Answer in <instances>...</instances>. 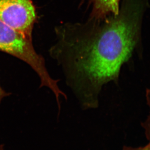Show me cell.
Masks as SVG:
<instances>
[{"instance_id": "1", "label": "cell", "mask_w": 150, "mask_h": 150, "mask_svg": "<svg viewBox=\"0 0 150 150\" xmlns=\"http://www.w3.org/2000/svg\"><path fill=\"white\" fill-rule=\"evenodd\" d=\"M144 10L142 0H123L117 14L58 30L54 52L87 106H97L103 87L118 81L121 67L140 43Z\"/></svg>"}, {"instance_id": "2", "label": "cell", "mask_w": 150, "mask_h": 150, "mask_svg": "<svg viewBox=\"0 0 150 150\" xmlns=\"http://www.w3.org/2000/svg\"><path fill=\"white\" fill-rule=\"evenodd\" d=\"M0 51L26 62L39 76L41 86L49 88L57 98L63 94L46 69L43 58L36 52L32 39L18 32L0 20Z\"/></svg>"}, {"instance_id": "3", "label": "cell", "mask_w": 150, "mask_h": 150, "mask_svg": "<svg viewBox=\"0 0 150 150\" xmlns=\"http://www.w3.org/2000/svg\"><path fill=\"white\" fill-rule=\"evenodd\" d=\"M36 19L31 0H0V20L30 39Z\"/></svg>"}, {"instance_id": "4", "label": "cell", "mask_w": 150, "mask_h": 150, "mask_svg": "<svg viewBox=\"0 0 150 150\" xmlns=\"http://www.w3.org/2000/svg\"><path fill=\"white\" fill-rule=\"evenodd\" d=\"M93 4L92 18L104 19L112 15L118 14L120 0H89Z\"/></svg>"}, {"instance_id": "5", "label": "cell", "mask_w": 150, "mask_h": 150, "mask_svg": "<svg viewBox=\"0 0 150 150\" xmlns=\"http://www.w3.org/2000/svg\"><path fill=\"white\" fill-rule=\"evenodd\" d=\"M145 96H146L147 103L149 107V113L146 121H145L144 126V128L145 129L147 137L149 141V144L150 145V89L148 88L146 89Z\"/></svg>"}, {"instance_id": "6", "label": "cell", "mask_w": 150, "mask_h": 150, "mask_svg": "<svg viewBox=\"0 0 150 150\" xmlns=\"http://www.w3.org/2000/svg\"><path fill=\"white\" fill-rule=\"evenodd\" d=\"M8 95V94L5 92L0 86V103L4 98Z\"/></svg>"}, {"instance_id": "7", "label": "cell", "mask_w": 150, "mask_h": 150, "mask_svg": "<svg viewBox=\"0 0 150 150\" xmlns=\"http://www.w3.org/2000/svg\"><path fill=\"white\" fill-rule=\"evenodd\" d=\"M137 150H150V145L149 144L145 147L142 148L141 149H137Z\"/></svg>"}, {"instance_id": "8", "label": "cell", "mask_w": 150, "mask_h": 150, "mask_svg": "<svg viewBox=\"0 0 150 150\" xmlns=\"http://www.w3.org/2000/svg\"><path fill=\"white\" fill-rule=\"evenodd\" d=\"M0 150H4L3 148V146H1V145H0Z\"/></svg>"}]
</instances>
